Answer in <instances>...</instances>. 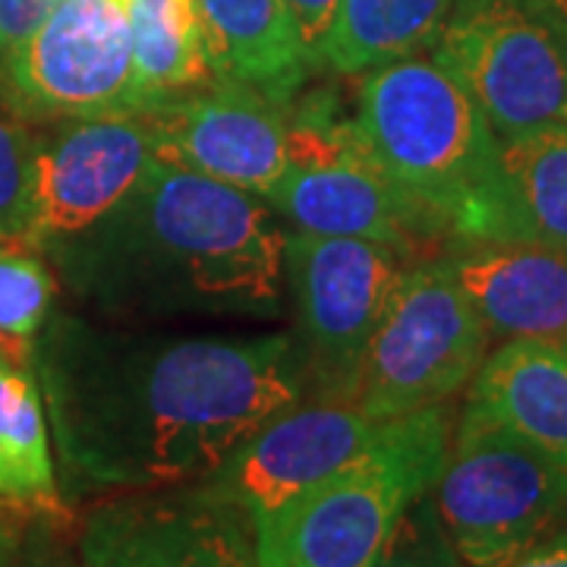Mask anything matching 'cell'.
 Segmentation results:
<instances>
[{
  "label": "cell",
  "mask_w": 567,
  "mask_h": 567,
  "mask_svg": "<svg viewBox=\"0 0 567 567\" xmlns=\"http://www.w3.org/2000/svg\"><path fill=\"white\" fill-rule=\"evenodd\" d=\"M70 486L158 492L203 483L306 398L297 341H164L63 319L39 347Z\"/></svg>",
  "instance_id": "obj_1"
},
{
  "label": "cell",
  "mask_w": 567,
  "mask_h": 567,
  "mask_svg": "<svg viewBox=\"0 0 567 567\" xmlns=\"http://www.w3.org/2000/svg\"><path fill=\"white\" fill-rule=\"evenodd\" d=\"M287 237L262 196L155 158L104 221L51 252L111 309L271 316Z\"/></svg>",
  "instance_id": "obj_2"
},
{
  "label": "cell",
  "mask_w": 567,
  "mask_h": 567,
  "mask_svg": "<svg viewBox=\"0 0 567 567\" xmlns=\"http://www.w3.org/2000/svg\"><path fill=\"white\" fill-rule=\"evenodd\" d=\"M357 145L423 224L442 256L495 183L502 140L461 82L432 58L365 73L347 117Z\"/></svg>",
  "instance_id": "obj_3"
},
{
  "label": "cell",
  "mask_w": 567,
  "mask_h": 567,
  "mask_svg": "<svg viewBox=\"0 0 567 567\" xmlns=\"http://www.w3.org/2000/svg\"><path fill=\"white\" fill-rule=\"evenodd\" d=\"M454 432L447 404L379 425L372 442L252 529L259 567H375L406 507L432 492Z\"/></svg>",
  "instance_id": "obj_4"
},
{
  "label": "cell",
  "mask_w": 567,
  "mask_h": 567,
  "mask_svg": "<svg viewBox=\"0 0 567 567\" xmlns=\"http://www.w3.org/2000/svg\"><path fill=\"white\" fill-rule=\"evenodd\" d=\"M432 502L466 567H492L567 520V470L464 406Z\"/></svg>",
  "instance_id": "obj_5"
},
{
  "label": "cell",
  "mask_w": 567,
  "mask_h": 567,
  "mask_svg": "<svg viewBox=\"0 0 567 567\" xmlns=\"http://www.w3.org/2000/svg\"><path fill=\"white\" fill-rule=\"evenodd\" d=\"M488 328L435 256L404 265L365 347L353 406L385 423L447 404L488 357Z\"/></svg>",
  "instance_id": "obj_6"
},
{
  "label": "cell",
  "mask_w": 567,
  "mask_h": 567,
  "mask_svg": "<svg viewBox=\"0 0 567 567\" xmlns=\"http://www.w3.org/2000/svg\"><path fill=\"white\" fill-rule=\"evenodd\" d=\"M432 61L502 142L567 123V32L533 0H454Z\"/></svg>",
  "instance_id": "obj_7"
},
{
  "label": "cell",
  "mask_w": 567,
  "mask_h": 567,
  "mask_svg": "<svg viewBox=\"0 0 567 567\" xmlns=\"http://www.w3.org/2000/svg\"><path fill=\"white\" fill-rule=\"evenodd\" d=\"M404 252L360 237H287V281L297 297V350L312 401L350 404L365 347L382 319Z\"/></svg>",
  "instance_id": "obj_8"
},
{
  "label": "cell",
  "mask_w": 567,
  "mask_h": 567,
  "mask_svg": "<svg viewBox=\"0 0 567 567\" xmlns=\"http://www.w3.org/2000/svg\"><path fill=\"white\" fill-rule=\"evenodd\" d=\"M7 107L32 123L140 114L126 0H61L29 41L0 61Z\"/></svg>",
  "instance_id": "obj_9"
},
{
  "label": "cell",
  "mask_w": 567,
  "mask_h": 567,
  "mask_svg": "<svg viewBox=\"0 0 567 567\" xmlns=\"http://www.w3.org/2000/svg\"><path fill=\"white\" fill-rule=\"evenodd\" d=\"M287 171L271 189L268 205L300 234L360 237L385 244L406 259L435 246L401 193L372 167L357 145L347 117L331 104L309 99L290 117Z\"/></svg>",
  "instance_id": "obj_10"
},
{
  "label": "cell",
  "mask_w": 567,
  "mask_h": 567,
  "mask_svg": "<svg viewBox=\"0 0 567 567\" xmlns=\"http://www.w3.org/2000/svg\"><path fill=\"white\" fill-rule=\"evenodd\" d=\"M152 162L140 114L63 121L54 133L32 136L20 237L35 249L76 240L136 189Z\"/></svg>",
  "instance_id": "obj_11"
},
{
  "label": "cell",
  "mask_w": 567,
  "mask_h": 567,
  "mask_svg": "<svg viewBox=\"0 0 567 567\" xmlns=\"http://www.w3.org/2000/svg\"><path fill=\"white\" fill-rule=\"evenodd\" d=\"M80 567H259L252 527L199 486L121 492L92 507Z\"/></svg>",
  "instance_id": "obj_12"
},
{
  "label": "cell",
  "mask_w": 567,
  "mask_h": 567,
  "mask_svg": "<svg viewBox=\"0 0 567 567\" xmlns=\"http://www.w3.org/2000/svg\"><path fill=\"white\" fill-rule=\"evenodd\" d=\"M158 162L268 199L287 171V104L244 82H212L177 102L142 111Z\"/></svg>",
  "instance_id": "obj_13"
},
{
  "label": "cell",
  "mask_w": 567,
  "mask_h": 567,
  "mask_svg": "<svg viewBox=\"0 0 567 567\" xmlns=\"http://www.w3.org/2000/svg\"><path fill=\"white\" fill-rule=\"evenodd\" d=\"M379 425V420L350 404L300 401L249 435L196 486L224 505L237 507L256 529L306 488L357 457Z\"/></svg>",
  "instance_id": "obj_14"
},
{
  "label": "cell",
  "mask_w": 567,
  "mask_h": 567,
  "mask_svg": "<svg viewBox=\"0 0 567 567\" xmlns=\"http://www.w3.org/2000/svg\"><path fill=\"white\" fill-rule=\"evenodd\" d=\"M492 338L567 334V252L536 244H454L439 256Z\"/></svg>",
  "instance_id": "obj_15"
},
{
  "label": "cell",
  "mask_w": 567,
  "mask_h": 567,
  "mask_svg": "<svg viewBox=\"0 0 567 567\" xmlns=\"http://www.w3.org/2000/svg\"><path fill=\"white\" fill-rule=\"evenodd\" d=\"M483 240L567 252V123L502 142L495 183L457 244Z\"/></svg>",
  "instance_id": "obj_16"
},
{
  "label": "cell",
  "mask_w": 567,
  "mask_h": 567,
  "mask_svg": "<svg viewBox=\"0 0 567 567\" xmlns=\"http://www.w3.org/2000/svg\"><path fill=\"white\" fill-rule=\"evenodd\" d=\"M466 404L567 470V334L517 338L492 350Z\"/></svg>",
  "instance_id": "obj_17"
},
{
  "label": "cell",
  "mask_w": 567,
  "mask_h": 567,
  "mask_svg": "<svg viewBox=\"0 0 567 567\" xmlns=\"http://www.w3.org/2000/svg\"><path fill=\"white\" fill-rule=\"evenodd\" d=\"M218 80L244 82L287 104L316 66L284 0H196Z\"/></svg>",
  "instance_id": "obj_18"
},
{
  "label": "cell",
  "mask_w": 567,
  "mask_h": 567,
  "mask_svg": "<svg viewBox=\"0 0 567 567\" xmlns=\"http://www.w3.org/2000/svg\"><path fill=\"white\" fill-rule=\"evenodd\" d=\"M454 0H341L316 63L357 76L432 48Z\"/></svg>",
  "instance_id": "obj_19"
},
{
  "label": "cell",
  "mask_w": 567,
  "mask_h": 567,
  "mask_svg": "<svg viewBox=\"0 0 567 567\" xmlns=\"http://www.w3.org/2000/svg\"><path fill=\"white\" fill-rule=\"evenodd\" d=\"M133 32V80L142 111L177 102L218 82L196 0H126Z\"/></svg>",
  "instance_id": "obj_20"
},
{
  "label": "cell",
  "mask_w": 567,
  "mask_h": 567,
  "mask_svg": "<svg viewBox=\"0 0 567 567\" xmlns=\"http://www.w3.org/2000/svg\"><path fill=\"white\" fill-rule=\"evenodd\" d=\"M0 495L29 517L70 524L63 505L48 420L35 379L25 365L0 357Z\"/></svg>",
  "instance_id": "obj_21"
},
{
  "label": "cell",
  "mask_w": 567,
  "mask_h": 567,
  "mask_svg": "<svg viewBox=\"0 0 567 567\" xmlns=\"http://www.w3.org/2000/svg\"><path fill=\"white\" fill-rule=\"evenodd\" d=\"M54 275L39 249L22 237L0 240V357L25 365L35 353L32 341L51 312Z\"/></svg>",
  "instance_id": "obj_22"
},
{
  "label": "cell",
  "mask_w": 567,
  "mask_h": 567,
  "mask_svg": "<svg viewBox=\"0 0 567 567\" xmlns=\"http://www.w3.org/2000/svg\"><path fill=\"white\" fill-rule=\"evenodd\" d=\"M375 567H466L439 517L432 492L406 507Z\"/></svg>",
  "instance_id": "obj_23"
},
{
  "label": "cell",
  "mask_w": 567,
  "mask_h": 567,
  "mask_svg": "<svg viewBox=\"0 0 567 567\" xmlns=\"http://www.w3.org/2000/svg\"><path fill=\"white\" fill-rule=\"evenodd\" d=\"M32 133L0 117V240L20 237L25 171H29Z\"/></svg>",
  "instance_id": "obj_24"
},
{
  "label": "cell",
  "mask_w": 567,
  "mask_h": 567,
  "mask_svg": "<svg viewBox=\"0 0 567 567\" xmlns=\"http://www.w3.org/2000/svg\"><path fill=\"white\" fill-rule=\"evenodd\" d=\"M63 524L35 517L29 529H20L13 546L0 558V567H80L76 543H66Z\"/></svg>",
  "instance_id": "obj_25"
},
{
  "label": "cell",
  "mask_w": 567,
  "mask_h": 567,
  "mask_svg": "<svg viewBox=\"0 0 567 567\" xmlns=\"http://www.w3.org/2000/svg\"><path fill=\"white\" fill-rule=\"evenodd\" d=\"M61 0H0V61L41 29Z\"/></svg>",
  "instance_id": "obj_26"
},
{
  "label": "cell",
  "mask_w": 567,
  "mask_h": 567,
  "mask_svg": "<svg viewBox=\"0 0 567 567\" xmlns=\"http://www.w3.org/2000/svg\"><path fill=\"white\" fill-rule=\"evenodd\" d=\"M284 3L293 13L297 29H300L306 48L312 54V63H316V48L322 44L324 32H328V25L334 20V10H338L341 0H284Z\"/></svg>",
  "instance_id": "obj_27"
},
{
  "label": "cell",
  "mask_w": 567,
  "mask_h": 567,
  "mask_svg": "<svg viewBox=\"0 0 567 567\" xmlns=\"http://www.w3.org/2000/svg\"><path fill=\"white\" fill-rule=\"evenodd\" d=\"M492 567H567V520L561 527H555L539 543H533L524 551H517L514 558H507L502 565Z\"/></svg>",
  "instance_id": "obj_28"
},
{
  "label": "cell",
  "mask_w": 567,
  "mask_h": 567,
  "mask_svg": "<svg viewBox=\"0 0 567 567\" xmlns=\"http://www.w3.org/2000/svg\"><path fill=\"white\" fill-rule=\"evenodd\" d=\"M25 520H35V517H29L22 507H17L13 502H7L3 495H0V524H25Z\"/></svg>",
  "instance_id": "obj_29"
},
{
  "label": "cell",
  "mask_w": 567,
  "mask_h": 567,
  "mask_svg": "<svg viewBox=\"0 0 567 567\" xmlns=\"http://www.w3.org/2000/svg\"><path fill=\"white\" fill-rule=\"evenodd\" d=\"M20 529L22 524H17V527L13 524H0V558L7 555V548L13 546V539L20 536Z\"/></svg>",
  "instance_id": "obj_30"
}]
</instances>
